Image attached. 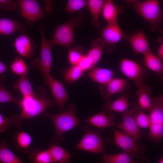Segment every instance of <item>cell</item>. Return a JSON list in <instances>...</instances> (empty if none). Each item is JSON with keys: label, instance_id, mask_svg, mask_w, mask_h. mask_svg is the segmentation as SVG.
<instances>
[{"label": "cell", "instance_id": "obj_27", "mask_svg": "<svg viewBox=\"0 0 163 163\" xmlns=\"http://www.w3.org/2000/svg\"><path fill=\"white\" fill-rule=\"evenodd\" d=\"M54 162L70 163L71 155L64 149L54 143H52L47 149Z\"/></svg>", "mask_w": 163, "mask_h": 163}, {"label": "cell", "instance_id": "obj_31", "mask_svg": "<svg viewBox=\"0 0 163 163\" xmlns=\"http://www.w3.org/2000/svg\"><path fill=\"white\" fill-rule=\"evenodd\" d=\"M13 89L19 91L24 97H30L34 94L33 88L27 75L20 76L14 83Z\"/></svg>", "mask_w": 163, "mask_h": 163}, {"label": "cell", "instance_id": "obj_4", "mask_svg": "<svg viewBox=\"0 0 163 163\" xmlns=\"http://www.w3.org/2000/svg\"><path fill=\"white\" fill-rule=\"evenodd\" d=\"M127 2L149 24L152 31L161 32L160 27L162 21L163 13L159 1L128 0Z\"/></svg>", "mask_w": 163, "mask_h": 163}, {"label": "cell", "instance_id": "obj_23", "mask_svg": "<svg viewBox=\"0 0 163 163\" xmlns=\"http://www.w3.org/2000/svg\"><path fill=\"white\" fill-rule=\"evenodd\" d=\"M101 112L86 119L85 121L88 123L100 128L115 126L116 123L113 120L111 115Z\"/></svg>", "mask_w": 163, "mask_h": 163}, {"label": "cell", "instance_id": "obj_19", "mask_svg": "<svg viewBox=\"0 0 163 163\" xmlns=\"http://www.w3.org/2000/svg\"><path fill=\"white\" fill-rule=\"evenodd\" d=\"M114 72L111 70L101 67H95L87 75L93 81L102 85L109 82L113 78Z\"/></svg>", "mask_w": 163, "mask_h": 163}, {"label": "cell", "instance_id": "obj_41", "mask_svg": "<svg viewBox=\"0 0 163 163\" xmlns=\"http://www.w3.org/2000/svg\"><path fill=\"white\" fill-rule=\"evenodd\" d=\"M157 57L162 61L163 59V44L161 43L158 47L157 50Z\"/></svg>", "mask_w": 163, "mask_h": 163}, {"label": "cell", "instance_id": "obj_25", "mask_svg": "<svg viewBox=\"0 0 163 163\" xmlns=\"http://www.w3.org/2000/svg\"><path fill=\"white\" fill-rule=\"evenodd\" d=\"M144 63L145 67L158 75L162 76L163 73L162 61L150 50L143 54Z\"/></svg>", "mask_w": 163, "mask_h": 163}, {"label": "cell", "instance_id": "obj_9", "mask_svg": "<svg viewBox=\"0 0 163 163\" xmlns=\"http://www.w3.org/2000/svg\"><path fill=\"white\" fill-rule=\"evenodd\" d=\"M43 80L44 84L50 88L56 104L61 112L66 110L65 104L69 99V96L62 82L50 74L43 78Z\"/></svg>", "mask_w": 163, "mask_h": 163}, {"label": "cell", "instance_id": "obj_40", "mask_svg": "<svg viewBox=\"0 0 163 163\" xmlns=\"http://www.w3.org/2000/svg\"><path fill=\"white\" fill-rule=\"evenodd\" d=\"M11 123L10 119L6 116H3L0 113V133L7 130Z\"/></svg>", "mask_w": 163, "mask_h": 163}, {"label": "cell", "instance_id": "obj_11", "mask_svg": "<svg viewBox=\"0 0 163 163\" xmlns=\"http://www.w3.org/2000/svg\"><path fill=\"white\" fill-rule=\"evenodd\" d=\"M18 4L22 16L30 21L36 22L46 17L44 12L36 0H19Z\"/></svg>", "mask_w": 163, "mask_h": 163}, {"label": "cell", "instance_id": "obj_3", "mask_svg": "<svg viewBox=\"0 0 163 163\" xmlns=\"http://www.w3.org/2000/svg\"><path fill=\"white\" fill-rule=\"evenodd\" d=\"M85 21L84 14L79 12L75 17L64 23L55 26L53 35L51 39L49 40L52 47L59 45L68 49L71 47L74 41L75 28L83 25Z\"/></svg>", "mask_w": 163, "mask_h": 163}, {"label": "cell", "instance_id": "obj_38", "mask_svg": "<svg viewBox=\"0 0 163 163\" xmlns=\"http://www.w3.org/2000/svg\"><path fill=\"white\" fill-rule=\"evenodd\" d=\"M77 65L84 72L90 71L95 67L86 54L82 58Z\"/></svg>", "mask_w": 163, "mask_h": 163}, {"label": "cell", "instance_id": "obj_33", "mask_svg": "<svg viewBox=\"0 0 163 163\" xmlns=\"http://www.w3.org/2000/svg\"><path fill=\"white\" fill-rule=\"evenodd\" d=\"M137 125L139 128H146L149 127V118L139 106L137 104H133L131 108Z\"/></svg>", "mask_w": 163, "mask_h": 163}, {"label": "cell", "instance_id": "obj_35", "mask_svg": "<svg viewBox=\"0 0 163 163\" xmlns=\"http://www.w3.org/2000/svg\"><path fill=\"white\" fill-rule=\"evenodd\" d=\"M5 79V76L4 75L0 76V103L13 102L18 105L20 99L14 97L6 89L4 84Z\"/></svg>", "mask_w": 163, "mask_h": 163}, {"label": "cell", "instance_id": "obj_26", "mask_svg": "<svg viewBox=\"0 0 163 163\" xmlns=\"http://www.w3.org/2000/svg\"><path fill=\"white\" fill-rule=\"evenodd\" d=\"M105 44L101 37L93 40L91 43V48L86 54L95 66L101 59Z\"/></svg>", "mask_w": 163, "mask_h": 163}, {"label": "cell", "instance_id": "obj_37", "mask_svg": "<svg viewBox=\"0 0 163 163\" xmlns=\"http://www.w3.org/2000/svg\"><path fill=\"white\" fill-rule=\"evenodd\" d=\"M87 0H69L65 8V11L73 14L87 5Z\"/></svg>", "mask_w": 163, "mask_h": 163}, {"label": "cell", "instance_id": "obj_29", "mask_svg": "<svg viewBox=\"0 0 163 163\" xmlns=\"http://www.w3.org/2000/svg\"><path fill=\"white\" fill-rule=\"evenodd\" d=\"M5 139L0 140V163H23V162L8 148Z\"/></svg>", "mask_w": 163, "mask_h": 163}, {"label": "cell", "instance_id": "obj_18", "mask_svg": "<svg viewBox=\"0 0 163 163\" xmlns=\"http://www.w3.org/2000/svg\"><path fill=\"white\" fill-rule=\"evenodd\" d=\"M138 87L136 94L138 97V103L143 110H149L152 106V98L151 94L152 92V87L145 83Z\"/></svg>", "mask_w": 163, "mask_h": 163}, {"label": "cell", "instance_id": "obj_39", "mask_svg": "<svg viewBox=\"0 0 163 163\" xmlns=\"http://www.w3.org/2000/svg\"><path fill=\"white\" fill-rule=\"evenodd\" d=\"M18 1L0 0V6L2 8L9 11H13L17 9Z\"/></svg>", "mask_w": 163, "mask_h": 163}, {"label": "cell", "instance_id": "obj_17", "mask_svg": "<svg viewBox=\"0 0 163 163\" xmlns=\"http://www.w3.org/2000/svg\"><path fill=\"white\" fill-rule=\"evenodd\" d=\"M129 42L135 54H145L150 50L148 40L145 33L139 31L130 37Z\"/></svg>", "mask_w": 163, "mask_h": 163}, {"label": "cell", "instance_id": "obj_28", "mask_svg": "<svg viewBox=\"0 0 163 163\" xmlns=\"http://www.w3.org/2000/svg\"><path fill=\"white\" fill-rule=\"evenodd\" d=\"M104 2V0H87V6L92 18V24L97 27L100 26L99 19L102 14Z\"/></svg>", "mask_w": 163, "mask_h": 163}, {"label": "cell", "instance_id": "obj_21", "mask_svg": "<svg viewBox=\"0 0 163 163\" xmlns=\"http://www.w3.org/2000/svg\"><path fill=\"white\" fill-rule=\"evenodd\" d=\"M129 105L128 94H124L113 101H106L102 107L106 113H110L113 111L123 113L127 110Z\"/></svg>", "mask_w": 163, "mask_h": 163}, {"label": "cell", "instance_id": "obj_6", "mask_svg": "<svg viewBox=\"0 0 163 163\" xmlns=\"http://www.w3.org/2000/svg\"><path fill=\"white\" fill-rule=\"evenodd\" d=\"M40 31L41 36L40 57L36 59L31 63V66L38 70L44 77L50 74L52 67V55L51 46L49 40L45 35V25H40Z\"/></svg>", "mask_w": 163, "mask_h": 163}, {"label": "cell", "instance_id": "obj_34", "mask_svg": "<svg viewBox=\"0 0 163 163\" xmlns=\"http://www.w3.org/2000/svg\"><path fill=\"white\" fill-rule=\"evenodd\" d=\"M68 49V60L71 65H77L82 58L86 54L85 49L80 45H77Z\"/></svg>", "mask_w": 163, "mask_h": 163}, {"label": "cell", "instance_id": "obj_32", "mask_svg": "<svg viewBox=\"0 0 163 163\" xmlns=\"http://www.w3.org/2000/svg\"><path fill=\"white\" fill-rule=\"evenodd\" d=\"M29 153V159L33 163H54L48 150H41L35 148Z\"/></svg>", "mask_w": 163, "mask_h": 163}, {"label": "cell", "instance_id": "obj_43", "mask_svg": "<svg viewBox=\"0 0 163 163\" xmlns=\"http://www.w3.org/2000/svg\"><path fill=\"white\" fill-rule=\"evenodd\" d=\"M158 163H163V159L162 158Z\"/></svg>", "mask_w": 163, "mask_h": 163}, {"label": "cell", "instance_id": "obj_36", "mask_svg": "<svg viewBox=\"0 0 163 163\" xmlns=\"http://www.w3.org/2000/svg\"><path fill=\"white\" fill-rule=\"evenodd\" d=\"M9 67L14 74L20 76L27 75L28 72L27 65L20 56L14 59Z\"/></svg>", "mask_w": 163, "mask_h": 163}, {"label": "cell", "instance_id": "obj_16", "mask_svg": "<svg viewBox=\"0 0 163 163\" xmlns=\"http://www.w3.org/2000/svg\"><path fill=\"white\" fill-rule=\"evenodd\" d=\"M103 163H148L149 159L142 155L138 156L135 159L125 152L113 155L104 154Z\"/></svg>", "mask_w": 163, "mask_h": 163}, {"label": "cell", "instance_id": "obj_14", "mask_svg": "<svg viewBox=\"0 0 163 163\" xmlns=\"http://www.w3.org/2000/svg\"><path fill=\"white\" fill-rule=\"evenodd\" d=\"M101 38L106 46L114 45L119 43L125 37V33L120 27L118 22L107 24L102 29Z\"/></svg>", "mask_w": 163, "mask_h": 163}, {"label": "cell", "instance_id": "obj_24", "mask_svg": "<svg viewBox=\"0 0 163 163\" xmlns=\"http://www.w3.org/2000/svg\"><path fill=\"white\" fill-rule=\"evenodd\" d=\"M121 11V8L115 5L113 1L105 0L102 14L107 24L118 22V15Z\"/></svg>", "mask_w": 163, "mask_h": 163}, {"label": "cell", "instance_id": "obj_20", "mask_svg": "<svg viewBox=\"0 0 163 163\" xmlns=\"http://www.w3.org/2000/svg\"><path fill=\"white\" fill-rule=\"evenodd\" d=\"M12 138L14 146L18 150L26 154L30 152V146L32 138L29 133L24 131H18L13 134Z\"/></svg>", "mask_w": 163, "mask_h": 163}, {"label": "cell", "instance_id": "obj_1", "mask_svg": "<svg viewBox=\"0 0 163 163\" xmlns=\"http://www.w3.org/2000/svg\"><path fill=\"white\" fill-rule=\"evenodd\" d=\"M18 106L21 110L10 118L11 123L18 128L22 126V121L44 113L46 110L56 104L54 100L49 96L44 86L39 87L37 91L29 97H22Z\"/></svg>", "mask_w": 163, "mask_h": 163}, {"label": "cell", "instance_id": "obj_30", "mask_svg": "<svg viewBox=\"0 0 163 163\" xmlns=\"http://www.w3.org/2000/svg\"><path fill=\"white\" fill-rule=\"evenodd\" d=\"M84 72L78 65L65 68L62 71L65 82L69 85L74 84L82 77Z\"/></svg>", "mask_w": 163, "mask_h": 163}, {"label": "cell", "instance_id": "obj_8", "mask_svg": "<svg viewBox=\"0 0 163 163\" xmlns=\"http://www.w3.org/2000/svg\"><path fill=\"white\" fill-rule=\"evenodd\" d=\"M114 137V144L133 158L143 153L146 150L145 145L139 144L137 140L123 132L116 131Z\"/></svg>", "mask_w": 163, "mask_h": 163}, {"label": "cell", "instance_id": "obj_10", "mask_svg": "<svg viewBox=\"0 0 163 163\" xmlns=\"http://www.w3.org/2000/svg\"><path fill=\"white\" fill-rule=\"evenodd\" d=\"M75 148L94 153H102L104 150L101 138L92 131H88L83 136Z\"/></svg>", "mask_w": 163, "mask_h": 163}, {"label": "cell", "instance_id": "obj_7", "mask_svg": "<svg viewBox=\"0 0 163 163\" xmlns=\"http://www.w3.org/2000/svg\"><path fill=\"white\" fill-rule=\"evenodd\" d=\"M120 67L121 73L128 79L133 81L138 87L144 83L147 79V72L139 64L133 60L122 59Z\"/></svg>", "mask_w": 163, "mask_h": 163}, {"label": "cell", "instance_id": "obj_22", "mask_svg": "<svg viewBox=\"0 0 163 163\" xmlns=\"http://www.w3.org/2000/svg\"><path fill=\"white\" fill-rule=\"evenodd\" d=\"M26 26L18 21L7 18H0V34L9 35L20 31L24 32Z\"/></svg>", "mask_w": 163, "mask_h": 163}, {"label": "cell", "instance_id": "obj_42", "mask_svg": "<svg viewBox=\"0 0 163 163\" xmlns=\"http://www.w3.org/2000/svg\"><path fill=\"white\" fill-rule=\"evenodd\" d=\"M9 68V67H7L4 63L0 61V75L4 73Z\"/></svg>", "mask_w": 163, "mask_h": 163}, {"label": "cell", "instance_id": "obj_13", "mask_svg": "<svg viewBox=\"0 0 163 163\" xmlns=\"http://www.w3.org/2000/svg\"><path fill=\"white\" fill-rule=\"evenodd\" d=\"M128 85L125 79L120 78H113L107 84L99 87L102 99L106 101L112 95L122 93L128 88Z\"/></svg>", "mask_w": 163, "mask_h": 163}, {"label": "cell", "instance_id": "obj_12", "mask_svg": "<svg viewBox=\"0 0 163 163\" xmlns=\"http://www.w3.org/2000/svg\"><path fill=\"white\" fill-rule=\"evenodd\" d=\"M123 117L121 123L117 127L123 132L137 140H140L142 133L137 125L131 109L122 113Z\"/></svg>", "mask_w": 163, "mask_h": 163}, {"label": "cell", "instance_id": "obj_15", "mask_svg": "<svg viewBox=\"0 0 163 163\" xmlns=\"http://www.w3.org/2000/svg\"><path fill=\"white\" fill-rule=\"evenodd\" d=\"M13 46L20 56L27 58L33 56L36 48L34 42L26 34L17 37Z\"/></svg>", "mask_w": 163, "mask_h": 163}, {"label": "cell", "instance_id": "obj_5", "mask_svg": "<svg viewBox=\"0 0 163 163\" xmlns=\"http://www.w3.org/2000/svg\"><path fill=\"white\" fill-rule=\"evenodd\" d=\"M150 141L158 144L163 137V96L159 95L152 98L149 110Z\"/></svg>", "mask_w": 163, "mask_h": 163}, {"label": "cell", "instance_id": "obj_2", "mask_svg": "<svg viewBox=\"0 0 163 163\" xmlns=\"http://www.w3.org/2000/svg\"><path fill=\"white\" fill-rule=\"evenodd\" d=\"M76 110V105L71 103L67 110L57 114L44 113L43 114L42 117L50 119L54 126L55 134L52 138L54 143L63 140V135L79 124V121L75 114Z\"/></svg>", "mask_w": 163, "mask_h": 163}]
</instances>
